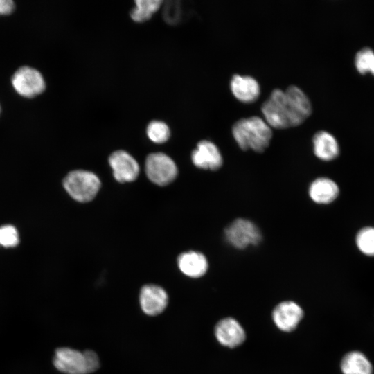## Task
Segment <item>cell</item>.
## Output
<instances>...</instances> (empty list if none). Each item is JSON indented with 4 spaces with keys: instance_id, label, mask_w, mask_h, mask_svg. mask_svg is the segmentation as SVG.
<instances>
[{
    "instance_id": "1",
    "label": "cell",
    "mask_w": 374,
    "mask_h": 374,
    "mask_svg": "<svg viewBox=\"0 0 374 374\" xmlns=\"http://www.w3.org/2000/svg\"><path fill=\"white\" fill-rule=\"evenodd\" d=\"M264 119L275 129H287L302 124L311 115L308 96L296 85L285 90L275 89L262 104Z\"/></svg>"
},
{
    "instance_id": "2",
    "label": "cell",
    "mask_w": 374,
    "mask_h": 374,
    "mask_svg": "<svg viewBox=\"0 0 374 374\" xmlns=\"http://www.w3.org/2000/svg\"><path fill=\"white\" fill-rule=\"evenodd\" d=\"M232 134L242 150H251L260 153L269 146L272 130L264 118L252 116L235 122L232 126Z\"/></svg>"
},
{
    "instance_id": "3",
    "label": "cell",
    "mask_w": 374,
    "mask_h": 374,
    "mask_svg": "<svg viewBox=\"0 0 374 374\" xmlns=\"http://www.w3.org/2000/svg\"><path fill=\"white\" fill-rule=\"evenodd\" d=\"M53 364L57 370L66 374H90L99 368L100 359L92 350L82 352L62 347L55 350Z\"/></svg>"
},
{
    "instance_id": "4",
    "label": "cell",
    "mask_w": 374,
    "mask_h": 374,
    "mask_svg": "<svg viewBox=\"0 0 374 374\" xmlns=\"http://www.w3.org/2000/svg\"><path fill=\"white\" fill-rule=\"evenodd\" d=\"M100 184V181L96 174L83 170L70 172L63 181L66 191L80 202L92 200L99 191Z\"/></svg>"
},
{
    "instance_id": "5",
    "label": "cell",
    "mask_w": 374,
    "mask_h": 374,
    "mask_svg": "<svg viewBox=\"0 0 374 374\" xmlns=\"http://www.w3.org/2000/svg\"><path fill=\"white\" fill-rule=\"evenodd\" d=\"M224 238L227 242L238 249L258 244L262 235L258 227L245 218H237L224 229Z\"/></svg>"
},
{
    "instance_id": "6",
    "label": "cell",
    "mask_w": 374,
    "mask_h": 374,
    "mask_svg": "<svg viewBox=\"0 0 374 374\" xmlns=\"http://www.w3.org/2000/svg\"><path fill=\"white\" fill-rule=\"evenodd\" d=\"M145 172L148 179L159 186L171 183L178 173L174 161L162 152L150 154L145 159Z\"/></svg>"
},
{
    "instance_id": "7",
    "label": "cell",
    "mask_w": 374,
    "mask_h": 374,
    "mask_svg": "<svg viewBox=\"0 0 374 374\" xmlns=\"http://www.w3.org/2000/svg\"><path fill=\"white\" fill-rule=\"evenodd\" d=\"M11 82L18 94L28 98L41 94L46 88V82L42 73L37 69L26 66L15 72Z\"/></svg>"
},
{
    "instance_id": "8",
    "label": "cell",
    "mask_w": 374,
    "mask_h": 374,
    "mask_svg": "<svg viewBox=\"0 0 374 374\" xmlns=\"http://www.w3.org/2000/svg\"><path fill=\"white\" fill-rule=\"evenodd\" d=\"M113 175L120 183L134 181L139 174V166L127 152L119 150L112 152L108 159Z\"/></svg>"
},
{
    "instance_id": "9",
    "label": "cell",
    "mask_w": 374,
    "mask_h": 374,
    "mask_svg": "<svg viewBox=\"0 0 374 374\" xmlns=\"http://www.w3.org/2000/svg\"><path fill=\"white\" fill-rule=\"evenodd\" d=\"M193 163L198 168L217 170L223 163L222 155L217 146L211 141L202 140L191 153Z\"/></svg>"
},
{
    "instance_id": "10",
    "label": "cell",
    "mask_w": 374,
    "mask_h": 374,
    "mask_svg": "<svg viewBox=\"0 0 374 374\" xmlns=\"http://www.w3.org/2000/svg\"><path fill=\"white\" fill-rule=\"evenodd\" d=\"M139 302L143 312L150 316H156L164 311L168 302L166 290L154 284L142 287L139 294Z\"/></svg>"
},
{
    "instance_id": "11",
    "label": "cell",
    "mask_w": 374,
    "mask_h": 374,
    "mask_svg": "<svg viewBox=\"0 0 374 374\" xmlns=\"http://www.w3.org/2000/svg\"><path fill=\"white\" fill-rule=\"evenodd\" d=\"M303 317L302 308L295 302L286 301L278 304L273 310L272 318L282 331L294 330Z\"/></svg>"
},
{
    "instance_id": "12",
    "label": "cell",
    "mask_w": 374,
    "mask_h": 374,
    "mask_svg": "<svg viewBox=\"0 0 374 374\" xmlns=\"http://www.w3.org/2000/svg\"><path fill=\"white\" fill-rule=\"evenodd\" d=\"M215 335L222 345L229 348L240 345L246 337L242 326L231 317H226L218 321L215 328Z\"/></svg>"
},
{
    "instance_id": "13",
    "label": "cell",
    "mask_w": 374,
    "mask_h": 374,
    "mask_svg": "<svg viewBox=\"0 0 374 374\" xmlns=\"http://www.w3.org/2000/svg\"><path fill=\"white\" fill-rule=\"evenodd\" d=\"M233 95L244 103L255 102L260 94L258 82L252 76L235 74L230 81Z\"/></svg>"
},
{
    "instance_id": "14",
    "label": "cell",
    "mask_w": 374,
    "mask_h": 374,
    "mask_svg": "<svg viewBox=\"0 0 374 374\" xmlns=\"http://www.w3.org/2000/svg\"><path fill=\"white\" fill-rule=\"evenodd\" d=\"M339 188L337 183L328 177L314 179L308 189L310 199L318 204H328L338 197Z\"/></svg>"
},
{
    "instance_id": "15",
    "label": "cell",
    "mask_w": 374,
    "mask_h": 374,
    "mask_svg": "<svg viewBox=\"0 0 374 374\" xmlns=\"http://www.w3.org/2000/svg\"><path fill=\"white\" fill-rule=\"evenodd\" d=\"M313 152L320 160L332 161L339 154V145L336 138L330 132L320 130L312 137Z\"/></svg>"
},
{
    "instance_id": "16",
    "label": "cell",
    "mask_w": 374,
    "mask_h": 374,
    "mask_svg": "<svg viewBox=\"0 0 374 374\" xmlns=\"http://www.w3.org/2000/svg\"><path fill=\"white\" fill-rule=\"evenodd\" d=\"M177 263L181 271L191 278L204 276L208 267L206 256L195 251L181 253L177 258Z\"/></svg>"
},
{
    "instance_id": "17",
    "label": "cell",
    "mask_w": 374,
    "mask_h": 374,
    "mask_svg": "<svg viewBox=\"0 0 374 374\" xmlns=\"http://www.w3.org/2000/svg\"><path fill=\"white\" fill-rule=\"evenodd\" d=\"M343 374H373V366L362 352L353 350L347 353L340 364Z\"/></svg>"
},
{
    "instance_id": "18",
    "label": "cell",
    "mask_w": 374,
    "mask_h": 374,
    "mask_svg": "<svg viewBox=\"0 0 374 374\" xmlns=\"http://www.w3.org/2000/svg\"><path fill=\"white\" fill-rule=\"evenodd\" d=\"M162 3L161 0H136V6L131 10L130 17L136 22L145 21L160 8Z\"/></svg>"
},
{
    "instance_id": "19",
    "label": "cell",
    "mask_w": 374,
    "mask_h": 374,
    "mask_svg": "<svg viewBox=\"0 0 374 374\" xmlns=\"http://www.w3.org/2000/svg\"><path fill=\"white\" fill-rule=\"evenodd\" d=\"M357 249L363 254L374 256V227L365 226L361 229L355 236Z\"/></svg>"
},
{
    "instance_id": "20",
    "label": "cell",
    "mask_w": 374,
    "mask_h": 374,
    "mask_svg": "<svg viewBox=\"0 0 374 374\" xmlns=\"http://www.w3.org/2000/svg\"><path fill=\"white\" fill-rule=\"evenodd\" d=\"M146 134L150 141L155 143L161 144L169 139L170 130L165 122L154 120L148 123L146 128Z\"/></svg>"
},
{
    "instance_id": "21",
    "label": "cell",
    "mask_w": 374,
    "mask_h": 374,
    "mask_svg": "<svg viewBox=\"0 0 374 374\" xmlns=\"http://www.w3.org/2000/svg\"><path fill=\"white\" fill-rule=\"evenodd\" d=\"M355 66L359 73L374 75V51L368 47L359 50L355 57Z\"/></svg>"
},
{
    "instance_id": "22",
    "label": "cell",
    "mask_w": 374,
    "mask_h": 374,
    "mask_svg": "<svg viewBox=\"0 0 374 374\" xmlns=\"http://www.w3.org/2000/svg\"><path fill=\"white\" fill-rule=\"evenodd\" d=\"M18 242V232L15 226L5 225L0 227V245L5 247H13Z\"/></svg>"
},
{
    "instance_id": "23",
    "label": "cell",
    "mask_w": 374,
    "mask_h": 374,
    "mask_svg": "<svg viewBox=\"0 0 374 374\" xmlns=\"http://www.w3.org/2000/svg\"><path fill=\"white\" fill-rule=\"evenodd\" d=\"M15 5L11 0H0V15H7L15 10Z\"/></svg>"
},
{
    "instance_id": "24",
    "label": "cell",
    "mask_w": 374,
    "mask_h": 374,
    "mask_svg": "<svg viewBox=\"0 0 374 374\" xmlns=\"http://www.w3.org/2000/svg\"><path fill=\"white\" fill-rule=\"evenodd\" d=\"M0 112H1V107H0Z\"/></svg>"
}]
</instances>
